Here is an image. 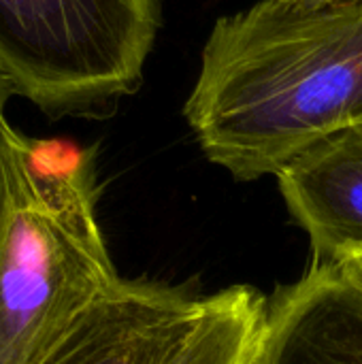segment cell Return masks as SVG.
I'll return each instance as SVG.
<instances>
[{"mask_svg":"<svg viewBox=\"0 0 362 364\" xmlns=\"http://www.w3.org/2000/svg\"><path fill=\"white\" fill-rule=\"evenodd\" d=\"M183 115L203 154L239 181L362 119V0H258L220 17Z\"/></svg>","mask_w":362,"mask_h":364,"instance_id":"6da1fadb","label":"cell"},{"mask_svg":"<svg viewBox=\"0 0 362 364\" xmlns=\"http://www.w3.org/2000/svg\"><path fill=\"white\" fill-rule=\"evenodd\" d=\"M94 154L0 122V364H41L122 277Z\"/></svg>","mask_w":362,"mask_h":364,"instance_id":"7a4b0ae2","label":"cell"},{"mask_svg":"<svg viewBox=\"0 0 362 364\" xmlns=\"http://www.w3.org/2000/svg\"><path fill=\"white\" fill-rule=\"evenodd\" d=\"M160 28L158 0H0V75L47 113L132 94Z\"/></svg>","mask_w":362,"mask_h":364,"instance_id":"3957f363","label":"cell"},{"mask_svg":"<svg viewBox=\"0 0 362 364\" xmlns=\"http://www.w3.org/2000/svg\"><path fill=\"white\" fill-rule=\"evenodd\" d=\"M201 301L160 282L122 277L41 364H164Z\"/></svg>","mask_w":362,"mask_h":364,"instance_id":"277c9868","label":"cell"},{"mask_svg":"<svg viewBox=\"0 0 362 364\" xmlns=\"http://www.w3.org/2000/svg\"><path fill=\"white\" fill-rule=\"evenodd\" d=\"M247 364H362V286L339 264H314L267 301Z\"/></svg>","mask_w":362,"mask_h":364,"instance_id":"5b68a950","label":"cell"},{"mask_svg":"<svg viewBox=\"0 0 362 364\" xmlns=\"http://www.w3.org/2000/svg\"><path fill=\"white\" fill-rule=\"evenodd\" d=\"M284 203L309 237L314 264L362 250V124L314 143L275 175Z\"/></svg>","mask_w":362,"mask_h":364,"instance_id":"8992f818","label":"cell"},{"mask_svg":"<svg viewBox=\"0 0 362 364\" xmlns=\"http://www.w3.org/2000/svg\"><path fill=\"white\" fill-rule=\"evenodd\" d=\"M267 311V299L250 286L203 296L201 311L164 364H247Z\"/></svg>","mask_w":362,"mask_h":364,"instance_id":"52a82bcc","label":"cell"},{"mask_svg":"<svg viewBox=\"0 0 362 364\" xmlns=\"http://www.w3.org/2000/svg\"><path fill=\"white\" fill-rule=\"evenodd\" d=\"M335 264H339L356 284H361L362 286V250L361 252L350 254V256H346L344 260H339V262H335Z\"/></svg>","mask_w":362,"mask_h":364,"instance_id":"ba28073f","label":"cell"},{"mask_svg":"<svg viewBox=\"0 0 362 364\" xmlns=\"http://www.w3.org/2000/svg\"><path fill=\"white\" fill-rule=\"evenodd\" d=\"M9 96H11V90H9V85H6L4 77L0 75V122L4 119V105H6Z\"/></svg>","mask_w":362,"mask_h":364,"instance_id":"9c48e42d","label":"cell"},{"mask_svg":"<svg viewBox=\"0 0 362 364\" xmlns=\"http://www.w3.org/2000/svg\"><path fill=\"white\" fill-rule=\"evenodd\" d=\"M288 2H307V4H324V2H350V0H288Z\"/></svg>","mask_w":362,"mask_h":364,"instance_id":"30bf717a","label":"cell"},{"mask_svg":"<svg viewBox=\"0 0 362 364\" xmlns=\"http://www.w3.org/2000/svg\"><path fill=\"white\" fill-rule=\"evenodd\" d=\"M358 124H362V119H361V122H358Z\"/></svg>","mask_w":362,"mask_h":364,"instance_id":"8fae6325","label":"cell"}]
</instances>
